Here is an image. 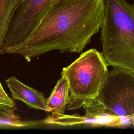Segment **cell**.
Here are the masks:
<instances>
[{
	"label": "cell",
	"instance_id": "6da1fadb",
	"mask_svg": "<svg viewBox=\"0 0 134 134\" xmlns=\"http://www.w3.org/2000/svg\"><path fill=\"white\" fill-rule=\"evenodd\" d=\"M105 0H57L20 43L0 54H15L29 61L47 52H81L101 28Z\"/></svg>",
	"mask_w": 134,
	"mask_h": 134
},
{
	"label": "cell",
	"instance_id": "7a4b0ae2",
	"mask_svg": "<svg viewBox=\"0 0 134 134\" xmlns=\"http://www.w3.org/2000/svg\"><path fill=\"white\" fill-rule=\"evenodd\" d=\"M83 108L92 127L131 126L134 117V73L113 66L108 70L97 97Z\"/></svg>",
	"mask_w": 134,
	"mask_h": 134
},
{
	"label": "cell",
	"instance_id": "3957f363",
	"mask_svg": "<svg viewBox=\"0 0 134 134\" xmlns=\"http://www.w3.org/2000/svg\"><path fill=\"white\" fill-rule=\"evenodd\" d=\"M100 41L108 66L134 73V4L127 0H105Z\"/></svg>",
	"mask_w": 134,
	"mask_h": 134
},
{
	"label": "cell",
	"instance_id": "277c9868",
	"mask_svg": "<svg viewBox=\"0 0 134 134\" xmlns=\"http://www.w3.org/2000/svg\"><path fill=\"white\" fill-rule=\"evenodd\" d=\"M108 67L102 53L91 49L63 68L61 75L66 79L69 88L67 110L83 107L97 97L108 72Z\"/></svg>",
	"mask_w": 134,
	"mask_h": 134
},
{
	"label": "cell",
	"instance_id": "5b68a950",
	"mask_svg": "<svg viewBox=\"0 0 134 134\" xmlns=\"http://www.w3.org/2000/svg\"><path fill=\"white\" fill-rule=\"evenodd\" d=\"M55 1L24 0L10 20L2 49L23 41Z\"/></svg>",
	"mask_w": 134,
	"mask_h": 134
},
{
	"label": "cell",
	"instance_id": "8992f818",
	"mask_svg": "<svg viewBox=\"0 0 134 134\" xmlns=\"http://www.w3.org/2000/svg\"><path fill=\"white\" fill-rule=\"evenodd\" d=\"M5 83L15 99L25 103L31 108L50 112L47 99L42 92L29 87L14 76L8 78Z\"/></svg>",
	"mask_w": 134,
	"mask_h": 134
},
{
	"label": "cell",
	"instance_id": "52a82bcc",
	"mask_svg": "<svg viewBox=\"0 0 134 134\" xmlns=\"http://www.w3.org/2000/svg\"><path fill=\"white\" fill-rule=\"evenodd\" d=\"M69 88L66 79L63 75L57 81L55 86L47 99L48 107L52 115L65 114L69 99Z\"/></svg>",
	"mask_w": 134,
	"mask_h": 134
},
{
	"label": "cell",
	"instance_id": "ba28073f",
	"mask_svg": "<svg viewBox=\"0 0 134 134\" xmlns=\"http://www.w3.org/2000/svg\"><path fill=\"white\" fill-rule=\"evenodd\" d=\"M15 104L7 93L0 92V128H21L23 120L15 114Z\"/></svg>",
	"mask_w": 134,
	"mask_h": 134
},
{
	"label": "cell",
	"instance_id": "9c48e42d",
	"mask_svg": "<svg viewBox=\"0 0 134 134\" xmlns=\"http://www.w3.org/2000/svg\"><path fill=\"white\" fill-rule=\"evenodd\" d=\"M24 0H0V51L10 20Z\"/></svg>",
	"mask_w": 134,
	"mask_h": 134
},
{
	"label": "cell",
	"instance_id": "30bf717a",
	"mask_svg": "<svg viewBox=\"0 0 134 134\" xmlns=\"http://www.w3.org/2000/svg\"><path fill=\"white\" fill-rule=\"evenodd\" d=\"M0 92L2 93H6V92L4 91V90L3 88V87L2 85V84L1 83V82H0Z\"/></svg>",
	"mask_w": 134,
	"mask_h": 134
},
{
	"label": "cell",
	"instance_id": "8fae6325",
	"mask_svg": "<svg viewBox=\"0 0 134 134\" xmlns=\"http://www.w3.org/2000/svg\"><path fill=\"white\" fill-rule=\"evenodd\" d=\"M131 127H134V117L132 120V122H131Z\"/></svg>",
	"mask_w": 134,
	"mask_h": 134
}]
</instances>
